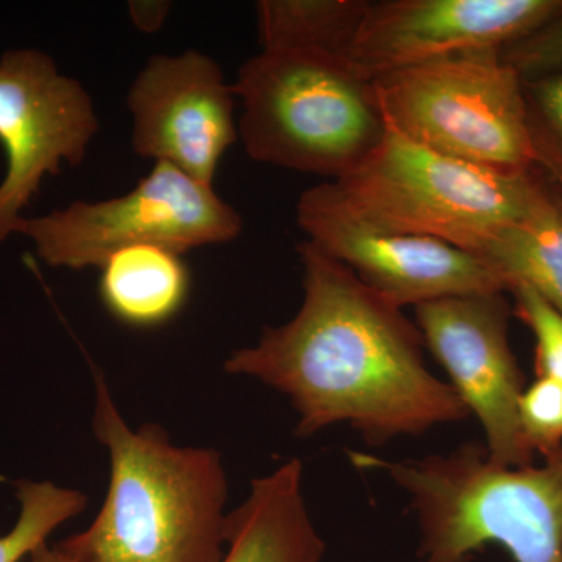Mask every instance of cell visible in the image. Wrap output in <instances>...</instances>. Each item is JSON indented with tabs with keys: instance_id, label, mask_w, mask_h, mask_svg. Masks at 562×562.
Returning <instances> with one entry per match:
<instances>
[{
	"instance_id": "obj_20",
	"label": "cell",
	"mask_w": 562,
	"mask_h": 562,
	"mask_svg": "<svg viewBox=\"0 0 562 562\" xmlns=\"http://www.w3.org/2000/svg\"><path fill=\"white\" fill-rule=\"evenodd\" d=\"M501 57L522 80L562 70V9L530 35L505 47Z\"/></svg>"
},
{
	"instance_id": "obj_24",
	"label": "cell",
	"mask_w": 562,
	"mask_h": 562,
	"mask_svg": "<svg viewBox=\"0 0 562 562\" xmlns=\"http://www.w3.org/2000/svg\"><path fill=\"white\" fill-rule=\"evenodd\" d=\"M29 557L32 562H69L57 546L49 547L46 542L40 543Z\"/></svg>"
},
{
	"instance_id": "obj_7",
	"label": "cell",
	"mask_w": 562,
	"mask_h": 562,
	"mask_svg": "<svg viewBox=\"0 0 562 562\" xmlns=\"http://www.w3.org/2000/svg\"><path fill=\"white\" fill-rule=\"evenodd\" d=\"M241 231V214L211 184L158 161L127 194L24 216L16 235L25 236L52 268L81 271L102 268L111 255L128 247L158 246L183 255L231 243Z\"/></svg>"
},
{
	"instance_id": "obj_17",
	"label": "cell",
	"mask_w": 562,
	"mask_h": 562,
	"mask_svg": "<svg viewBox=\"0 0 562 562\" xmlns=\"http://www.w3.org/2000/svg\"><path fill=\"white\" fill-rule=\"evenodd\" d=\"M16 498L20 517L9 535L0 536V562H20L46 542L55 528L83 512L88 503L80 491L29 480L16 483Z\"/></svg>"
},
{
	"instance_id": "obj_6",
	"label": "cell",
	"mask_w": 562,
	"mask_h": 562,
	"mask_svg": "<svg viewBox=\"0 0 562 562\" xmlns=\"http://www.w3.org/2000/svg\"><path fill=\"white\" fill-rule=\"evenodd\" d=\"M387 128L417 146L497 171H528L522 77L501 52L453 55L373 79Z\"/></svg>"
},
{
	"instance_id": "obj_14",
	"label": "cell",
	"mask_w": 562,
	"mask_h": 562,
	"mask_svg": "<svg viewBox=\"0 0 562 562\" xmlns=\"http://www.w3.org/2000/svg\"><path fill=\"white\" fill-rule=\"evenodd\" d=\"M101 299L117 321L155 327L172 319L187 302L190 272L177 251L135 246L102 265Z\"/></svg>"
},
{
	"instance_id": "obj_3",
	"label": "cell",
	"mask_w": 562,
	"mask_h": 562,
	"mask_svg": "<svg viewBox=\"0 0 562 562\" xmlns=\"http://www.w3.org/2000/svg\"><path fill=\"white\" fill-rule=\"evenodd\" d=\"M350 458L408 495L419 525L416 562H471L494 543L514 562H562V446L527 468L497 464L475 442L419 460Z\"/></svg>"
},
{
	"instance_id": "obj_18",
	"label": "cell",
	"mask_w": 562,
	"mask_h": 562,
	"mask_svg": "<svg viewBox=\"0 0 562 562\" xmlns=\"http://www.w3.org/2000/svg\"><path fill=\"white\" fill-rule=\"evenodd\" d=\"M509 292L516 299L517 316L535 338L536 376L562 383V313L525 284Z\"/></svg>"
},
{
	"instance_id": "obj_8",
	"label": "cell",
	"mask_w": 562,
	"mask_h": 562,
	"mask_svg": "<svg viewBox=\"0 0 562 562\" xmlns=\"http://www.w3.org/2000/svg\"><path fill=\"white\" fill-rule=\"evenodd\" d=\"M306 241L341 262L369 290L403 308L454 295L508 292L490 262L439 239L384 231L361 220L333 181L297 203Z\"/></svg>"
},
{
	"instance_id": "obj_16",
	"label": "cell",
	"mask_w": 562,
	"mask_h": 562,
	"mask_svg": "<svg viewBox=\"0 0 562 562\" xmlns=\"http://www.w3.org/2000/svg\"><path fill=\"white\" fill-rule=\"evenodd\" d=\"M368 7L369 0H261L257 3L261 49L349 58Z\"/></svg>"
},
{
	"instance_id": "obj_10",
	"label": "cell",
	"mask_w": 562,
	"mask_h": 562,
	"mask_svg": "<svg viewBox=\"0 0 562 562\" xmlns=\"http://www.w3.org/2000/svg\"><path fill=\"white\" fill-rule=\"evenodd\" d=\"M505 294L454 295L414 308L424 346L482 424L491 460L505 468H527L535 464V453L520 428L525 380L509 346L512 310Z\"/></svg>"
},
{
	"instance_id": "obj_13",
	"label": "cell",
	"mask_w": 562,
	"mask_h": 562,
	"mask_svg": "<svg viewBox=\"0 0 562 562\" xmlns=\"http://www.w3.org/2000/svg\"><path fill=\"white\" fill-rule=\"evenodd\" d=\"M227 553L222 562H322L327 546L303 497L297 458L254 480L249 497L225 517Z\"/></svg>"
},
{
	"instance_id": "obj_15",
	"label": "cell",
	"mask_w": 562,
	"mask_h": 562,
	"mask_svg": "<svg viewBox=\"0 0 562 562\" xmlns=\"http://www.w3.org/2000/svg\"><path fill=\"white\" fill-rule=\"evenodd\" d=\"M550 183V181H549ZM508 292L525 284L562 313V194L550 183L535 210L483 251Z\"/></svg>"
},
{
	"instance_id": "obj_22",
	"label": "cell",
	"mask_w": 562,
	"mask_h": 562,
	"mask_svg": "<svg viewBox=\"0 0 562 562\" xmlns=\"http://www.w3.org/2000/svg\"><path fill=\"white\" fill-rule=\"evenodd\" d=\"M171 10L172 3L168 0H133V2H128V14H131L133 25L143 33L160 31Z\"/></svg>"
},
{
	"instance_id": "obj_2",
	"label": "cell",
	"mask_w": 562,
	"mask_h": 562,
	"mask_svg": "<svg viewBox=\"0 0 562 562\" xmlns=\"http://www.w3.org/2000/svg\"><path fill=\"white\" fill-rule=\"evenodd\" d=\"M95 438L110 486L91 527L57 549L69 562H222L227 476L216 450L179 447L160 425L132 430L95 376Z\"/></svg>"
},
{
	"instance_id": "obj_5",
	"label": "cell",
	"mask_w": 562,
	"mask_h": 562,
	"mask_svg": "<svg viewBox=\"0 0 562 562\" xmlns=\"http://www.w3.org/2000/svg\"><path fill=\"white\" fill-rule=\"evenodd\" d=\"M333 183L369 224L439 239L476 257L524 221L550 187L536 168L497 171L454 160L391 128L355 171Z\"/></svg>"
},
{
	"instance_id": "obj_9",
	"label": "cell",
	"mask_w": 562,
	"mask_h": 562,
	"mask_svg": "<svg viewBox=\"0 0 562 562\" xmlns=\"http://www.w3.org/2000/svg\"><path fill=\"white\" fill-rule=\"evenodd\" d=\"M99 133V117L83 85L38 49H11L0 57V244L16 235L22 211L46 177L83 162Z\"/></svg>"
},
{
	"instance_id": "obj_23",
	"label": "cell",
	"mask_w": 562,
	"mask_h": 562,
	"mask_svg": "<svg viewBox=\"0 0 562 562\" xmlns=\"http://www.w3.org/2000/svg\"><path fill=\"white\" fill-rule=\"evenodd\" d=\"M532 166L562 194V155L531 140Z\"/></svg>"
},
{
	"instance_id": "obj_11",
	"label": "cell",
	"mask_w": 562,
	"mask_h": 562,
	"mask_svg": "<svg viewBox=\"0 0 562 562\" xmlns=\"http://www.w3.org/2000/svg\"><path fill=\"white\" fill-rule=\"evenodd\" d=\"M233 98L210 55H154L127 94L133 150L213 187L222 157L239 136Z\"/></svg>"
},
{
	"instance_id": "obj_19",
	"label": "cell",
	"mask_w": 562,
	"mask_h": 562,
	"mask_svg": "<svg viewBox=\"0 0 562 562\" xmlns=\"http://www.w3.org/2000/svg\"><path fill=\"white\" fill-rule=\"evenodd\" d=\"M519 420L532 453L557 452L562 446V383L536 376L520 397Z\"/></svg>"
},
{
	"instance_id": "obj_1",
	"label": "cell",
	"mask_w": 562,
	"mask_h": 562,
	"mask_svg": "<svg viewBox=\"0 0 562 562\" xmlns=\"http://www.w3.org/2000/svg\"><path fill=\"white\" fill-rule=\"evenodd\" d=\"M297 251L301 310L286 324L265 328L255 346L233 351L225 372L288 395L299 436L347 424L382 447L471 416L450 383L428 371L419 328L402 308L314 244L303 241Z\"/></svg>"
},
{
	"instance_id": "obj_21",
	"label": "cell",
	"mask_w": 562,
	"mask_h": 562,
	"mask_svg": "<svg viewBox=\"0 0 562 562\" xmlns=\"http://www.w3.org/2000/svg\"><path fill=\"white\" fill-rule=\"evenodd\" d=\"M522 81L531 140L562 155V70Z\"/></svg>"
},
{
	"instance_id": "obj_12",
	"label": "cell",
	"mask_w": 562,
	"mask_h": 562,
	"mask_svg": "<svg viewBox=\"0 0 562 562\" xmlns=\"http://www.w3.org/2000/svg\"><path fill=\"white\" fill-rule=\"evenodd\" d=\"M562 9V0L369 2L349 58L366 79L469 52H502Z\"/></svg>"
},
{
	"instance_id": "obj_4",
	"label": "cell",
	"mask_w": 562,
	"mask_h": 562,
	"mask_svg": "<svg viewBox=\"0 0 562 562\" xmlns=\"http://www.w3.org/2000/svg\"><path fill=\"white\" fill-rule=\"evenodd\" d=\"M238 133L251 160L333 181L355 171L387 133L373 80L349 58L261 49L238 69Z\"/></svg>"
}]
</instances>
